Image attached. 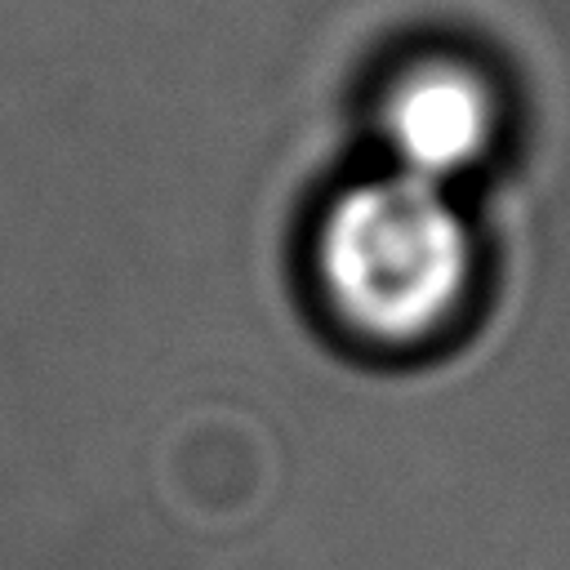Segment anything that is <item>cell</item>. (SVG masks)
<instances>
[{"mask_svg":"<svg viewBox=\"0 0 570 570\" xmlns=\"http://www.w3.org/2000/svg\"><path fill=\"white\" fill-rule=\"evenodd\" d=\"M379 134L396 160V174L445 187L459 174L476 169L494 147V85L476 67L450 53H432L387 85Z\"/></svg>","mask_w":570,"mask_h":570,"instance_id":"cell-2","label":"cell"},{"mask_svg":"<svg viewBox=\"0 0 570 570\" xmlns=\"http://www.w3.org/2000/svg\"><path fill=\"white\" fill-rule=\"evenodd\" d=\"M316 281L352 334L410 347L459 312L472 281V232L445 187L392 169L343 187L325 205Z\"/></svg>","mask_w":570,"mask_h":570,"instance_id":"cell-1","label":"cell"}]
</instances>
